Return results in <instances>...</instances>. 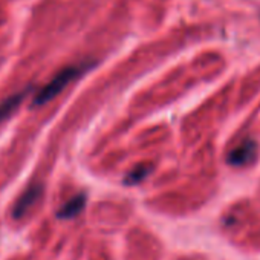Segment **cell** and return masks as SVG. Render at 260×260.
Here are the masks:
<instances>
[{"instance_id":"cell-3","label":"cell","mask_w":260,"mask_h":260,"mask_svg":"<svg viewBox=\"0 0 260 260\" xmlns=\"http://www.w3.org/2000/svg\"><path fill=\"white\" fill-rule=\"evenodd\" d=\"M42 194V187L40 185H32L29 187L22 196L20 199L17 201V204L14 205V210H13V216L16 219H20L22 216L26 214V211L37 202V199L40 198Z\"/></svg>"},{"instance_id":"cell-2","label":"cell","mask_w":260,"mask_h":260,"mask_svg":"<svg viewBox=\"0 0 260 260\" xmlns=\"http://www.w3.org/2000/svg\"><path fill=\"white\" fill-rule=\"evenodd\" d=\"M255 156H257V143L252 140H246L228 155L226 161L230 166L243 167L251 164L255 159Z\"/></svg>"},{"instance_id":"cell-4","label":"cell","mask_w":260,"mask_h":260,"mask_svg":"<svg viewBox=\"0 0 260 260\" xmlns=\"http://www.w3.org/2000/svg\"><path fill=\"white\" fill-rule=\"evenodd\" d=\"M86 205V196L84 194H78L75 198H72L68 204H64V207L58 211V217L60 219H71V217H75L78 213L83 211Z\"/></svg>"},{"instance_id":"cell-1","label":"cell","mask_w":260,"mask_h":260,"mask_svg":"<svg viewBox=\"0 0 260 260\" xmlns=\"http://www.w3.org/2000/svg\"><path fill=\"white\" fill-rule=\"evenodd\" d=\"M80 75V69L75 68V66H71V68H64L63 71H60L40 92L39 95L36 96L34 100V104H45L51 100H54L72 80H75L77 77Z\"/></svg>"},{"instance_id":"cell-5","label":"cell","mask_w":260,"mask_h":260,"mask_svg":"<svg viewBox=\"0 0 260 260\" xmlns=\"http://www.w3.org/2000/svg\"><path fill=\"white\" fill-rule=\"evenodd\" d=\"M26 93H28V90H22V92H19L16 95H11L10 98H7V100H4L2 103H0V122L13 115V112L20 106V103L23 101Z\"/></svg>"},{"instance_id":"cell-6","label":"cell","mask_w":260,"mask_h":260,"mask_svg":"<svg viewBox=\"0 0 260 260\" xmlns=\"http://www.w3.org/2000/svg\"><path fill=\"white\" fill-rule=\"evenodd\" d=\"M149 172H150L149 167H138L137 170H134L132 173H130V175L125 178V184H127V185H134V184L141 182V181L149 175Z\"/></svg>"}]
</instances>
